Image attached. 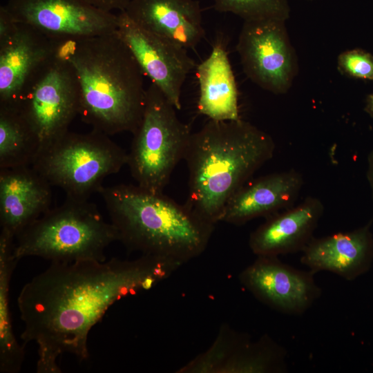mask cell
I'll use <instances>...</instances> for the list:
<instances>
[{
	"label": "cell",
	"instance_id": "cell-25",
	"mask_svg": "<svg viewBox=\"0 0 373 373\" xmlns=\"http://www.w3.org/2000/svg\"><path fill=\"white\" fill-rule=\"evenodd\" d=\"M91 5L101 10L112 12L117 10L124 11L131 0H85Z\"/></svg>",
	"mask_w": 373,
	"mask_h": 373
},
{
	"label": "cell",
	"instance_id": "cell-21",
	"mask_svg": "<svg viewBox=\"0 0 373 373\" xmlns=\"http://www.w3.org/2000/svg\"><path fill=\"white\" fill-rule=\"evenodd\" d=\"M15 239L0 233V372L17 373L24 358V347L14 334L10 310L9 290L12 273L19 261L14 255Z\"/></svg>",
	"mask_w": 373,
	"mask_h": 373
},
{
	"label": "cell",
	"instance_id": "cell-8",
	"mask_svg": "<svg viewBox=\"0 0 373 373\" xmlns=\"http://www.w3.org/2000/svg\"><path fill=\"white\" fill-rule=\"evenodd\" d=\"M14 108L36 137L39 151L51 144L69 131L78 115L79 89L73 67L53 53L28 80Z\"/></svg>",
	"mask_w": 373,
	"mask_h": 373
},
{
	"label": "cell",
	"instance_id": "cell-27",
	"mask_svg": "<svg viewBox=\"0 0 373 373\" xmlns=\"http://www.w3.org/2000/svg\"><path fill=\"white\" fill-rule=\"evenodd\" d=\"M365 111L373 118V93L367 98Z\"/></svg>",
	"mask_w": 373,
	"mask_h": 373
},
{
	"label": "cell",
	"instance_id": "cell-11",
	"mask_svg": "<svg viewBox=\"0 0 373 373\" xmlns=\"http://www.w3.org/2000/svg\"><path fill=\"white\" fill-rule=\"evenodd\" d=\"M117 33L144 75L180 110L183 84L195 67L186 49L144 29L125 11L117 15Z\"/></svg>",
	"mask_w": 373,
	"mask_h": 373
},
{
	"label": "cell",
	"instance_id": "cell-23",
	"mask_svg": "<svg viewBox=\"0 0 373 373\" xmlns=\"http://www.w3.org/2000/svg\"><path fill=\"white\" fill-rule=\"evenodd\" d=\"M215 8L231 12L244 21L278 19L286 21L290 13L289 0H213Z\"/></svg>",
	"mask_w": 373,
	"mask_h": 373
},
{
	"label": "cell",
	"instance_id": "cell-22",
	"mask_svg": "<svg viewBox=\"0 0 373 373\" xmlns=\"http://www.w3.org/2000/svg\"><path fill=\"white\" fill-rule=\"evenodd\" d=\"M39 142L19 111L0 106V169L32 166Z\"/></svg>",
	"mask_w": 373,
	"mask_h": 373
},
{
	"label": "cell",
	"instance_id": "cell-20",
	"mask_svg": "<svg viewBox=\"0 0 373 373\" xmlns=\"http://www.w3.org/2000/svg\"><path fill=\"white\" fill-rule=\"evenodd\" d=\"M195 70L199 113L213 121L240 119L236 81L222 40L213 44L209 55Z\"/></svg>",
	"mask_w": 373,
	"mask_h": 373
},
{
	"label": "cell",
	"instance_id": "cell-9",
	"mask_svg": "<svg viewBox=\"0 0 373 373\" xmlns=\"http://www.w3.org/2000/svg\"><path fill=\"white\" fill-rule=\"evenodd\" d=\"M285 21L278 19L244 21L236 45L245 75L274 94L288 91L298 68Z\"/></svg>",
	"mask_w": 373,
	"mask_h": 373
},
{
	"label": "cell",
	"instance_id": "cell-19",
	"mask_svg": "<svg viewBox=\"0 0 373 373\" xmlns=\"http://www.w3.org/2000/svg\"><path fill=\"white\" fill-rule=\"evenodd\" d=\"M144 29L186 50L204 37L202 10L195 0H131L124 10Z\"/></svg>",
	"mask_w": 373,
	"mask_h": 373
},
{
	"label": "cell",
	"instance_id": "cell-7",
	"mask_svg": "<svg viewBox=\"0 0 373 373\" xmlns=\"http://www.w3.org/2000/svg\"><path fill=\"white\" fill-rule=\"evenodd\" d=\"M176 110L151 83L146 88L142 119L132 133L126 165L137 185L153 192H163L189 144L192 133Z\"/></svg>",
	"mask_w": 373,
	"mask_h": 373
},
{
	"label": "cell",
	"instance_id": "cell-12",
	"mask_svg": "<svg viewBox=\"0 0 373 373\" xmlns=\"http://www.w3.org/2000/svg\"><path fill=\"white\" fill-rule=\"evenodd\" d=\"M4 6L15 21L52 39L98 36L117 28V15L85 0H8Z\"/></svg>",
	"mask_w": 373,
	"mask_h": 373
},
{
	"label": "cell",
	"instance_id": "cell-2",
	"mask_svg": "<svg viewBox=\"0 0 373 373\" xmlns=\"http://www.w3.org/2000/svg\"><path fill=\"white\" fill-rule=\"evenodd\" d=\"M53 53L68 62L79 89L78 115L93 130L108 135L133 133L145 106V76L116 32L52 39Z\"/></svg>",
	"mask_w": 373,
	"mask_h": 373
},
{
	"label": "cell",
	"instance_id": "cell-10",
	"mask_svg": "<svg viewBox=\"0 0 373 373\" xmlns=\"http://www.w3.org/2000/svg\"><path fill=\"white\" fill-rule=\"evenodd\" d=\"M287 350L265 334L253 341L223 323L211 345L176 373H283Z\"/></svg>",
	"mask_w": 373,
	"mask_h": 373
},
{
	"label": "cell",
	"instance_id": "cell-3",
	"mask_svg": "<svg viewBox=\"0 0 373 373\" xmlns=\"http://www.w3.org/2000/svg\"><path fill=\"white\" fill-rule=\"evenodd\" d=\"M275 149L270 135L241 118L209 119L192 133L184 157L189 170L186 204L216 225L229 200L273 157Z\"/></svg>",
	"mask_w": 373,
	"mask_h": 373
},
{
	"label": "cell",
	"instance_id": "cell-15",
	"mask_svg": "<svg viewBox=\"0 0 373 373\" xmlns=\"http://www.w3.org/2000/svg\"><path fill=\"white\" fill-rule=\"evenodd\" d=\"M51 184L32 166L0 169V224L15 238L50 208Z\"/></svg>",
	"mask_w": 373,
	"mask_h": 373
},
{
	"label": "cell",
	"instance_id": "cell-24",
	"mask_svg": "<svg viewBox=\"0 0 373 373\" xmlns=\"http://www.w3.org/2000/svg\"><path fill=\"white\" fill-rule=\"evenodd\" d=\"M338 68L345 75L373 81V55L361 49L345 51L338 57Z\"/></svg>",
	"mask_w": 373,
	"mask_h": 373
},
{
	"label": "cell",
	"instance_id": "cell-18",
	"mask_svg": "<svg viewBox=\"0 0 373 373\" xmlns=\"http://www.w3.org/2000/svg\"><path fill=\"white\" fill-rule=\"evenodd\" d=\"M303 182V175L295 170L250 180L229 200L221 222L242 225L287 209L294 206Z\"/></svg>",
	"mask_w": 373,
	"mask_h": 373
},
{
	"label": "cell",
	"instance_id": "cell-17",
	"mask_svg": "<svg viewBox=\"0 0 373 373\" xmlns=\"http://www.w3.org/2000/svg\"><path fill=\"white\" fill-rule=\"evenodd\" d=\"M371 222L351 231L312 238L301 251L300 262L314 273L327 271L353 280L373 262Z\"/></svg>",
	"mask_w": 373,
	"mask_h": 373
},
{
	"label": "cell",
	"instance_id": "cell-1",
	"mask_svg": "<svg viewBox=\"0 0 373 373\" xmlns=\"http://www.w3.org/2000/svg\"><path fill=\"white\" fill-rule=\"evenodd\" d=\"M181 266L148 255L51 262L23 287L17 298L23 345L38 346L37 372H61L57 360L64 353L86 360L88 334L115 302L152 288Z\"/></svg>",
	"mask_w": 373,
	"mask_h": 373
},
{
	"label": "cell",
	"instance_id": "cell-14",
	"mask_svg": "<svg viewBox=\"0 0 373 373\" xmlns=\"http://www.w3.org/2000/svg\"><path fill=\"white\" fill-rule=\"evenodd\" d=\"M52 54L50 38L17 21L0 40V106L15 108L28 80Z\"/></svg>",
	"mask_w": 373,
	"mask_h": 373
},
{
	"label": "cell",
	"instance_id": "cell-16",
	"mask_svg": "<svg viewBox=\"0 0 373 373\" xmlns=\"http://www.w3.org/2000/svg\"><path fill=\"white\" fill-rule=\"evenodd\" d=\"M324 212L316 197L266 218L250 234L249 246L256 256H278L302 251L313 238Z\"/></svg>",
	"mask_w": 373,
	"mask_h": 373
},
{
	"label": "cell",
	"instance_id": "cell-26",
	"mask_svg": "<svg viewBox=\"0 0 373 373\" xmlns=\"http://www.w3.org/2000/svg\"><path fill=\"white\" fill-rule=\"evenodd\" d=\"M367 178L371 186L373 198V151L368 156Z\"/></svg>",
	"mask_w": 373,
	"mask_h": 373
},
{
	"label": "cell",
	"instance_id": "cell-4",
	"mask_svg": "<svg viewBox=\"0 0 373 373\" xmlns=\"http://www.w3.org/2000/svg\"><path fill=\"white\" fill-rule=\"evenodd\" d=\"M101 195L119 241L129 251L184 265L206 249L214 230L186 204L138 185L102 186Z\"/></svg>",
	"mask_w": 373,
	"mask_h": 373
},
{
	"label": "cell",
	"instance_id": "cell-6",
	"mask_svg": "<svg viewBox=\"0 0 373 373\" xmlns=\"http://www.w3.org/2000/svg\"><path fill=\"white\" fill-rule=\"evenodd\" d=\"M127 161L128 153L109 135L93 129L87 133L68 131L40 151L32 166L67 198L88 200Z\"/></svg>",
	"mask_w": 373,
	"mask_h": 373
},
{
	"label": "cell",
	"instance_id": "cell-13",
	"mask_svg": "<svg viewBox=\"0 0 373 373\" xmlns=\"http://www.w3.org/2000/svg\"><path fill=\"white\" fill-rule=\"evenodd\" d=\"M314 273L296 269L278 256H257L239 274V280L256 299L271 309L300 315L320 298Z\"/></svg>",
	"mask_w": 373,
	"mask_h": 373
},
{
	"label": "cell",
	"instance_id": "cell-5",
	"mask_svg": "<svg viewBox=\"0 0 373 373\" xmlns=\"http://www.w3.org/2000/svg\"><path fill=\"white\" fill-rule=\"evenodd\" d=\"M115 241H119L117 229L95 204L66 197L17 235L14 255L19 260L37 256L51 262H103L105 249Z\"/></svg>",
	"mask_w": 373,
	"mask_h": 373
}]
</instances>
